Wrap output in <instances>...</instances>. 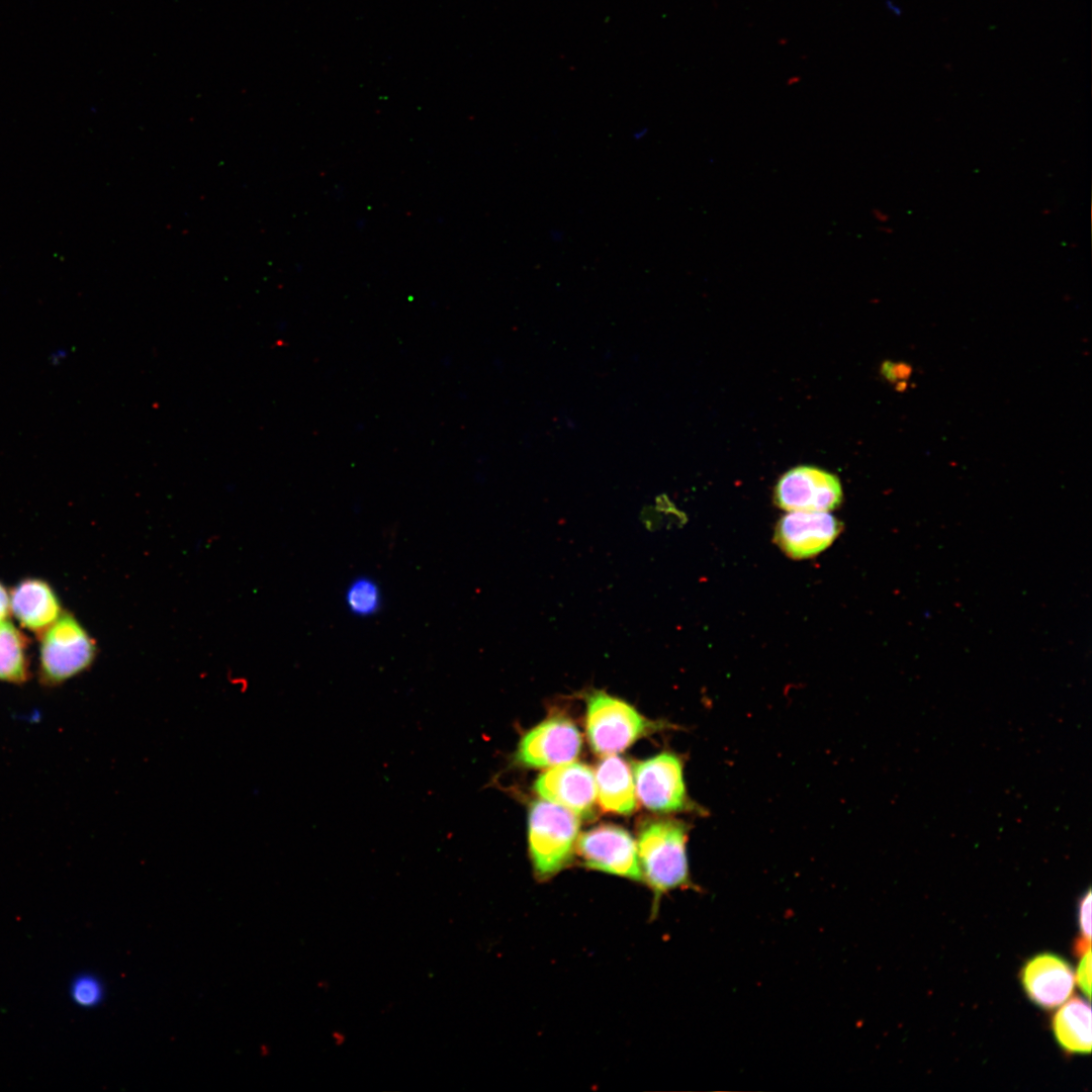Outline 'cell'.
<instances>
[{
  "label": "cell",
  "mask_w": 1092,
  "mask_h": 1092,
  "mask_svg": "<svg viewBox=\"0 0 1092 1092\" xmlns=\"http://www.w3.org/2000/svg\"><path fill=\"white\" fill-rule=\"evenodd\" d=\"M690 825L675 818H654L643 822L638 832L637 851L642 882L653 894L651 916L658 912L661 898L675 890L702 892L692 879L688 856Z\"/></svg>",
  "instance_id": "cell-1"
},
{
  "label": "cell",
  "mask_w": 1092,
  "mask_h": 1092,
  "mask_svg": "<svg viewBox=\"0 0 1092 1092\" xmlns=\"http://www.w3.org/2000/svg\"><path fill=\"white\" fill-rule=\"evenodd\" d=\"M38 638L37 679L44 688L64 685L87 670L95 660L94 639L69 611L64 610Z\"/></svg>",
  "instance_id": "cell-2"
},
{
  "label": "cell",
  "mask_w": 1092,
  "mask_h": 1092,
  "mask_svg": "<svg viewBox=\"0 0 1092 1092\" xmlns=\"http://www.w3.org/2000/svg\"><path fill=\"white\" fill-rule=\"evenodd\" d=\"M578 830V816L568 809L547 800L532 803L528 845L538 879L548 880L570 862Z\"/></svg>",
  "instance_id": "cell-3"
},
{
  "label": "cell",
  "mask_w": 1092,
  "mask_h": 1092,
  "mask_svg": "<svg viewBox=\"0 0 1092 1092\" xmlns=\"http://www.w3.org/2000/svg\"><path fill=\"white\" fill-rule=\"evenodd\" d=\"M585 727L593 750L610 755L625 750L646 734L672 725L648 720L623 700L597 691L586 698Z\"/></svg>",
  "instance_id": "cell-4"
},
{
  "label": "cell",
  "mask_w": 1092,
  "mask_h": 1092,
  "mask_svg": "<svg viewBox=\"0 0 1092 1092\" xmlns=\"http://www.w3.org/2000/svg\"><path fill=\"white\" fill-rule=\"evenodd\" d=\"M635 792L641 804L655 813H694L707 810L690 798L684 780L681 758L669 751L635 762Z\"/></svg>",
  "instance_id": "cell-5"
},
{
  "label": "cell",
  "mask_w": 1092,
  "mask_h": 1092,
  "mask_svg": "<svg viewBox=\"0 0 1092 1092\" xmlns=\"http://www.w3.org/2000/svg\"><path fill=\"white\" fill-rule=\"evenodd\" d=\"M585 867L634 882H642L637 844L624 828L611 824L594 827L576 842Z\"/></svg>",
  "instance_id": "cell-6"
},
{
  "label": "cell",
  "mask_w": 1092,
  "mask_h": 1092,
  "mask_svg": "<svg viewBox=\"0 0 1092 1092\" xmlns=\"http://www.w3.org/2000/svg\"><path fill=\"white\" fill-rule=\"evenodd\" d=\"M842 499L839 479L821 468L801 465L787 471L775 489L777 506L789 512H828Z\"/></svg>",
  "instance_id": "cell-7"
},
{
  "label": "cell",
  "mask_w": 1092,
  "mask_h": 1092,
  "mask_svg": "<svg viewBox=\"0 0 1092 1092\" xmlns=\"http://www.w3.org/2000/svg\"><path fill=\"white\" fill-rule=\"evenodd\" d=\"M581 734L565 718H551L528 731L521 739L516 760L529 767H550L575 759L581 749Z\"/></svg>",
  "instance_id": "cell-8"
},
{
  "label": "cell",
  "mask_w": 1092,
  "mask_h": 1092,
  "mask_svg": "<svg viewBox=\"0 0 1092 1092\" xmlns=\"http://www.w3.org/2000/svg\"><path fill=\"white\" fill-rule=\"evenodd\" d=\"M534 789L543 799L568 809L578 817L594 816L597 799L595 772L583 763L570 761L553 766L539 776Z\"/></svg>",
  "instance_id": "cell-9"
},
{
  "label": "cell",
  "mask_w": 1092,
  "mask_h": 1092,
  "mask_svg": "<svg viewBox=\"0 0 1092 1092\" xmlns=\"http://www.w3.org/2000/svg\"><path fill=\"white\" fill-rule=\"evenodd\" d=\"M841 530L827 512H791L777 524L775 541L791 558H811L828 548Z\"/></svg>",
  "instance_id": "cell-10"
},
{
  "label": "cell",
  "mask_w": 1092,
  "mask_h": 1092,
  "mask_svg": "<svg viewBox=\"0 0 1092 1092\" xmlns=\"http://www.w3.org/2000/svg\"><path fill=\"white\" fill-rule=\"evenodd\" d=\"M1020 982L1032 1003L1043 1009H1054L1072 995L1075 974L1065 959L1043 952L1025 963L1020 971Z\"/></svg>",
  "instance_id": "cell-11"
},
{
  "label": "cell",
  "mask_w": 1092,
  "mask_h": 1092,
  "mask_svg": "<svg viewBox=\"0 0 1092 1092\" xmlns=\"http://www.w3.org/2000/svg\"><path fill=\"white\" fill-rule=\"evenodd\" d=\"M10 611L21 628L39 637L64 610L50 582L39 577H26L10 590Z\"/></svg>",
  "instance_id": "cell-12"
},
{
  "label": "cell",
  "mask_w": 1092,
  "mask_h": 1092,
  "mask_svg": "<svg viewBox=\"0 0 1092 1092\" xmlns=\"http://www.w3.org/2000/svg\"><path fill=\"white\" fill-rule=\"evenodd\" d=\"M601 808L607 812L630 815L636 809L634 779L628 763L613 754L603 758L595 772Z\"/></svg>",
  "instance_id": "cell-13"
},
{
  "label": "cell",
  "mask_w": 1092,
  "mask_h": 1092,
  "mask_svg": "<svg viewBox=\"0 0 1092 1092\" xmlns=\"http://www.w3.org/2000/svg\"><path fill=\"white\" fill-rule=\"evenodd\" d=\"M1052 1029L1060 1048L1074 1055L1091 1052V1007L1088 1001L1074 997L1053 1016Z\"/></svg>",
  "instance_id": "cell-14"
},
{
  "label": "cell",
  "mask_w": 1092,
  "mask_h": 1092,
  "mask_svg": "<svg viewBox=\"0 0 1092 1092\" xmlns=\"http://www.w3.org/2000/svg\"><path fill=\"white\" fill-rule=\"evenodd\" d=\"M29 640L8 619L0 622V681L21 686L30 678Z\"/></svg>",
  "instance_id": "cell-15"
},
{
  "label": "cell",
  "mask_w": 1092,
  "mask_h": 1092,
  "mask_svg": "<svg viewBox=\"0 0 1092 1092\" xmlns=\"http://www.w3.org/2000/svg\"><path fill=\"white\" fill-rule=\"evenodd\" d=\"M345 603L354 616L365 618L375 615L382 605L379 584L368 576L356 577L346 588Z\"/></svg>",
  "instance_id": "cell-16"
},
{
  "label": "cell",
  "mask_w": 1092,
  "mask_h": 1092,
  "mask_svg": "<svg viewBox=\"0 0 1092 1092\" xmlns=\"http://www.w3.org/2000/svg\"><path fill=\"white\" fill-rule=\"evenodd\" d=\"M70 996L75 1004L84 1008H91L97 1006L103 1000L104 988L97 977L91 974H81L72 981Z\"/></svg>",
  "instance_id": "cell-17"
},
{
  "label": "cell",
  "mask_w": 1092,
  "mask_h": 1092,
  "mask_svg": "<svg viewBox=\"0 0 1092 1092\" xmlns=\"http://www.w3.org/2000/svg\"><path fill=\"white\" fill-rule=\"evenodd\" d=\"M881 371L888 381L898 385L899 383H904L909 380L913 372V367L905 362L888 361L882 365Z\"/></svg>",
  "instance_id": "cell-18"
},
{
  "label": "cell",
  "mask_w": 1092,
  "mask_h": 1092,
  "mask_svg": "<svg viewBox=\"0 0 1092 1092\" xmlns=\"http://www.w3.org/2000/svg\"><path fill=\"white\" fill-rule=\"evenodd\" d=\"M1079 957H1081V960H1080V963H1079V966H1078V969H1077V975H1076L1075 979L1077 980L1078 986L1080 987L1083 994L1088 999H1090V995H1091V966H1092L1091 948L1086 950L1084 953H1082Z\"/></svg>",
  "instance_id": "cell-19"
},
{
  "label": "cell",
  "mask_w": 1092,
  "mask_h": 1092,
  "mask_svg": "<svg viewBox=\"0 0 1092 1092\" xmlns=\"http://www.w3.org/2000/svg\"><path fill=\"white\" fill-rule=\"evenodd\" d=\"M1078 921L1081 937L1091 940V891L1081 898L1079 902Z\"/></svg>",
  "instance_id": "cell-20"
},
{
  "label": "cell",
  "mask_w": 1092,
  "mask_h": 1092,
  "mask_svg": "<svg viewBox=\"0 0 1092 1092\" xmlns=\"http://www.w3.org/2000/svg\"><path fill=\"white\" fill-rule=\"evenodd\" d=\"M10 611V592L0 581V622L7 620Z\"/></svg>",
  "instance_id": "cell-21"
},
{
  "label": "cell",
  "mask_w": 1092,
  "mask_h": 1092,
  "mask_svg": "<svg viewBox=\"0 0 1092 1092\" xmlns=\"http://www.w3.org/2000/svg\"><path fill=\"white\" fill-rule=\"evenodd\" d=\"M873 214L875 218L880 222H886L888 220V215L882 210L874 209Z\"/></svg>",
  "instance_id": "cell-22"
},
{
  "label": "cell",
  "mask_w": 1092,
  "mask_h": 1092,
  "mask_svg": "<svg viewBox=\"0 0 1092 1092\" xmlns=\"http://www.w3.org/2000/svg\"><path fill=\"white\" fill-rule=\"evenodd\" d=\"M646 133H647L646 129H638L633 133V138L635 140H641L642 138L645 136Z\"/></svg>",
  "instance_id": "cell-23"
}]
</instances>
